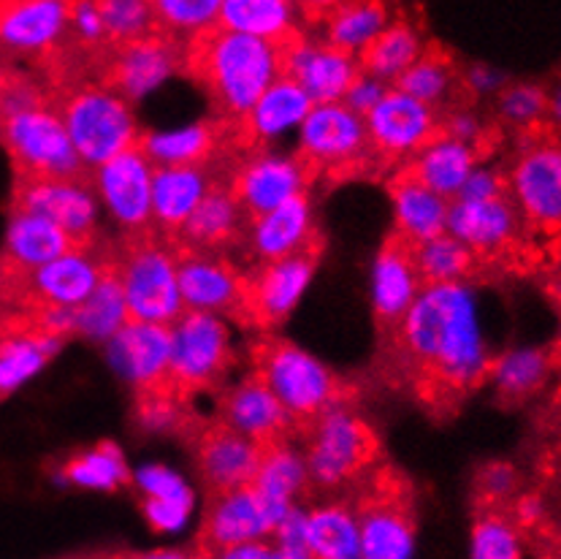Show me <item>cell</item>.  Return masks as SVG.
<instances>
[{
    "instance_id": "7dc6e473",
    "label": "cell",
    "mask_w": 561,
    "mask_h": 559,
    "mask_svg": "<svg viewBox=\"0 0 561 559\" xmlns=\"http://www.w3.org/2000/svg\"><path fill=\"white\" fill-rule=\"evenodd\" d=\"M99 9L106 25L108 47L136 42L158 31L150 0H99Z\"/></svg>"
},
{
    "instance_id": "e0dca14e",
    "label": "cell",
    "mask_w": 561,
    "mask_h": 559,
    "mask_svg": "<svg viewBox=\"0 0 561 559\" xmlns=\"http://www.w3.org/2000/svg\"><path fill=\"white\" fill-rule=\"evenodd\" d=\"M309 180H312V171L299 156H277V152L255 147V156L239 163L228 185L250 220L299 193H307Z\"/></svg>"
},
{
    "instance_id": "003e7915",
    "label": "cell",
    "mask_w": 561,
    "mask_h": 559,
    "mask_svg": "<svg viewBox=\"0 0 561 559\" xmlns=\"http://www.w3.org/2000/svg\"><path fill=\"white\" fill-rule=\"evenodd\" d=\"M3 307H5V305H3V301H0V323H3V321H5V316H9V312H5Z\"/></svg>"
},
{
    "instance_id": "d4e9b609",
    "label": "cell",
    "mask_w": 561,
    "mask_h": 559,
    "mask_svg": "<svg viewBox=\"0 0 561 559\" xmlns=\"http://www.w3.org/2000/svg\"><path fill=\"white\" fill-rule=\"evenodd\" d=\"M312 106L314 101L307 90L294 77L279 73L233 130L242 136L244 147H266L290 130H299Z\"/></svg>"
},
{
    "instance_id": "603a6c76",
    "label": "cell",
    "mask_w": 561,
    "mask_h": 559,
    "mask_svg": "<svg viewBox=\"0 0 561 559\" xmlns=\"http://www.w3.org/2000/svg\"><path fill=\"white\" fill-rule=\"evenodd\" d=\"M448 231L461 239L478 259H494L518 239L520 213L511 196L485 202L454 198L448 209Z\"/></svg>"
},
{
    "instance_id": "1f68e13d",
    "label": "cell",
    "mask_w": 561,
    "mask_h": 559,
    "mask_svg": "<svg viewBox=\"0 0 561 559\" xmlns=\"http://www.w3.org/2000/svg\"><path fill=\"white\" fill-rule=\"evenodd\" d=\"M480 150L478 147L467 145V141L454 139V136L439 130L432 141L421 147L415 156L404 161V171H410L415 180L437 191L439 196L454 202L459 196L461 185L467 182L469 171L478 167Z\"/></svg>"
},
{
    "instance_id": "be15d7a7",
    "label": "cell",
    "mask_w": 561,
    "mask_h": 559,
    "mask_svg": "<svg viewBox=\"0 0 561 559\" xmlns=\"http://www.w3.org/2000/svg\"><path fill=\"white\" fill-rule=\"evenodd\" d=\"M294 3L301 14L312 16V20H323V16L329 14L331 9H336L342 0H294Z\"/></svg>"
},
{
    "instance_id": "f5cc1de1",
    "label": "cell",
    "mask_w": 561,
    "mask_h": 559,
    "mask_svg": "<svg viewBox=\"0 0 561 559\" xmlns=\"http://www.w3.org/2000/svg\"><path fill=\"white\" fill-rule=\"evenodd\" d=\"M136 487L145 492V498H171V500H196L193 489L185 478L165 465H145L134 476Z\"/></svg>"
},
{
    "instance_id": "11a10c76",
    "label": "cell",
    "mask_w": 561,
    "mask_h": 559,
    "mask_svg": "<svg viewBox=\"0 0 561 559\" xmlns=\"http://www.w3.org/2000/svg\"><path fill=\"white\" fill-rule=\"evenodd\" d=\"M518 489V472L507 461H491L480 470L478 492L485 503H505Z\"/></svg>"
},
{
    "instance_id": "681fc988",
    "label": "cell",
    "mask_w": 561,
    "mask_h": 559,
    "mask_svg": "<svg viewBox=\"0 0 561 559\" xmlns=\"http://www.w3.org/2000/svg\"><path fill=\"white\" fill-rule=\"evenodd\" d=\"M68 42L84 49L108 47L99 0H71V5H68Z\"/></svg>"
},
{
    "instance_id": "5b68a950",
    "label": "cell",
    "mask_w": 561,
    "mask_h": 559,
    "mask_svg": "<svg viewBox=\"0 0 561 559\" xmlns=\"http://www.w3.org/2000/svg\"><path fill=\"white\" fill-rule=\"evenodd\" d=\"M134 321L171 323L185 312L176 277V253L154 239V231L130 233L123 255L114 259Z\"/></svg>"
},
{
    "instance_id": "3957f363",
    "label": "cell",
    "mask_w": 561,
    "mask_h": 559,
    "mask_svg": "<svg viewBox=\"0 0 561 559\" xmlns=\"http://www.w3.org/2000/svg\"><path fill=\"white\" fill-rule=\"evenodd\" d=\"M255 375L283 402L296 426L309 430L314 419L345 402V386L320 358L279 336H263L253 347Z\"/></svg>"
},
{
    "instance_id": "52a82bcc",
    "label": "cell",
    "mask_w": 561,
    "mask_h": 559,
    "mask_svg": "<svg viewBox=\"0 0 561 559\" xmlns=\"http://www.w3.org/2000/svg\"><path fill=\"white\" fill-rule=\"evenodd\" d=\"M231 332L222 316L185 310L171 323L169 391L180 399L220 384L231 364Z\"/></svg>"
},
{
    "instance_id": "ee69618b",
    "label": "cell",
    "mask_w": 561,
    "mask_h": 559,
    "mask_svg": "<svg viewBox=\"0 0 561 559\" xmlns=\"http://www.w3.org/2000/svg\"><path fill=\"white\" fill-rule=\"evenodd\" d=\"M478 255L450 231L415 244V264L423 283H459L472 277Z\"/></svg>"
},
{
    "instance_id": "8992f818",
    "label": "cell",
    "mask_w": 561,
    "mask_h": 559,
    "mask_svg": "<svg viewBox=\"0 0 561 559\" xmlns=\"http://www.w3.org/2000/svg\"><path fill=\"white\" fill-rule=\"evenodd\" d=\"M0 145L11 156L16 176H82L77 156L57 104L27 106L0 117Z\"/></svg>"
},
{
    "instance_id": "e575fe53",
    "label": "cell",
    "mask_w": 561,
    "mask_h": 559,
    "mask_svg": "<svg viewBox=\"0 0 561 559\" xmlns=\"http://www.w3.org/2000/svg\"><path fill=\"white\" fill-rule=\"evenodd\" d=\"M309 481L307 459L296 448L288 446V441H277L263 446L261 465L253 478V487L263 498V503L274 511V516L283 518L290 507L296 505V498L305 492Z\"/></svg>"
},
{
    "instance_id": "9c48e42d",
    "label": "cell",
    "mask_w": 561,
    "mask_h": 559,
    "mask_svg": "<svg viewBox=\"0 0 561 559\" xmlns=\"http://www.w3.org/2000/svg\"><path fill=\"white\" fill-rule=\"evenodd\" d=\"M312 174H347L371 156L366 123L342 101L314 104L299 128V152Z\"/></svg>"
},
{
    "instance_id": "2e32d148",
    "label": "cell",
    "mask_w": 561,
    "mask_h": 559,
    "mask_svg": "<svg viewBox=\"0 0 561 559\" xmlns=\"http://www.w3.org/2000/svg\"><path fill=\"white\" fill-rule=\"evenodd\" d=\"M176 277L185 310L215 312V316L244 318L248 277L211 250L176 244Z\"/></svg>"
},
{
    "instance_id": "f1b7e54d",
    "label": "cell",
    "mask_w": 561,
    "mask_h": 559,
    "mask_svg": "<svg viewBox=\"0 0 561 559\" xmlns=\"http://www.w3.org/2000/svg\"><path fill=\"white\" fill-rule=\"evenodd\" d=\"M220 421L261 446L285 441L296 426L283 402L255 373L222 397Z\"/></svg>"
},
{
    "instance_id": "4dcf8cb0",
    "label": "cell",
    "mask_w": 561,
    "mask_h": 559,
    "mask_svg": "<svg viewBox=\"0 0 561 559\" xmlns=\"http://www.w3.org/2000/svg\"><path fill=\"white\" fill-rule=\"evenodd\" d=\"M388 193H391L393 224H397L393 231L402 233L412 244L448 231L450 198L439 196L437 191L423 185L410 171H399L388 182Z\"/></svg>"
},
{
    "instance_id": "44dd1931",
    "label": "cell",
    "mask_w": 561,
    "mask_h": 559,
    "mask_svg": "<svg viewBox=\"0 0 561 559\" xmlns=\"http://www.w3.org/2000/svg\"><path fill=\"white\" fill-rule=\"evenodd\" d=\"M283 73L294 77L307 90L314 104L342 101L353 79L360 73L356 55L325 44H314L296 33L283 42Z\"/></svg>"
},
{
    "instance_id": "ffe728a7",
    "label": "cell",
    "mask_w": 561,
    "mask_h": 559,
    "mask_svg": "<svg viewBox=\"0 0 561 559\" xmlns=\"http://www.w3.org/2000/svg\"><path fill=\"white\" fill-rule=\"evenodd\" d=\"M421 288L423 280L415 264V244L399 231H393L371 261L369 296L371 312H375L380 329L393 332L415 301V296L421 294Z\"/></svg>"
},
{
    "instance_id": "94428289",
    "label": "cell",
    "mask_w": 561,
    "mask_h": 559,
    "mask_svg": "<svg viewBox=\"0 0 561 559\" xmlns=\"http://www.w3.org/2000/svg\"><path fill=\"white\" fill-rule=\"evenodd\" d=\"M513 522L524 529H535L546 522V503L540 494H520L513 505Z\"/></svg>"
},
{
    "instance_id": "b9f144b4",
    "label": "cell",
    "mask_w": 561,
    "mask_h": 559,
    "mask_svg": "<svg viewBox=\"0 0 561 559\" xmlns=\"http://www.w3.org/2000/svg\"><path fill=\"white\" fill-rule=\"evenodd\" d=\"M57 478L79 489L117 492V489H123L130 481V470L123 450L114 446V443H101V446L84 450V454L71 456Z\"/></svg>"
},
{
    "instance_id": "6da1fadb",
    "label": "cell",
    "mask_w": 561,
    "mask_h": 559,
    "mask_svg": "<svg viewBox=\"0 0 561 559\" xmlns=\"http://www.w3.org/2000/svg\"><path fill=\"white\" fill-rule=\"evenodd\" d=\"M393 332L399 353L432 397H459L489 375V342L469 280L423 283Z\"/></svg>"
},
{
    "instance_id": "d6a6232c",
    "label": "cell",
    "mask_w": 561,
    "mask_h": 559,
    "mask_svg": "<svg viewBox=\"0 0 561 559\" xmlns=\"http://www.w3.org/2000/svg\"><path fill=\"white\" fill-rule=\"evenodd\" d=\"M244 218L248 215H244L242 204L233 196L231 185H222V182L215 180V185L209 187V193L202 198V204H198L196 213L191 215V220H187L174 242L217 253V250L228 248V244L242 237Z\"/></svg>"
},
{
    "instance_id": "03108f58",
    "label": "cell",
    "mask_w": 561,
    "mask_h": 559,
    "mask_svg": "<svg viewBox=\"0 0 561 559\" xmlns=\"http://www.w3.org/2000/svg\"><path fill=\"white\" fill-rule=\"evenodd\" d=\"M11 73L14 71H11V68L3 62V57H0V99H3V93H5V84L11 82Z\"/></svg>"
},
{
    "instance_id": "484cf974",
    "label": "cell",
    "mask_w": 561,
    "mask_h": 559,
    "mask_svg": "<svg viewBox=\"0 0 561 559\" xmlns=\"http://www.w3.org/2000/svg\"><path fill=\"white\" fill-rule=\"evenodd\" d=\"M360 557L408 559L415 555V518L393 487L366 500L358 511Z\"/></svg>"
},
{
    "instance_id": "d590c367",
    "label": "cell",
    "mask_w": 561,
    "mask_h": 559,
    "mask_svg": "<svg viewBox=\"0 0 561 559\" xmlns=\"http://www.w3.org/2000/svg\"><path fill=\"white\" fill-rule=\"evenodd\" d=\"M296 20H299V9L294 0H222L217 25L283 44L299 33Z\"/></svg>"
},
{
    "instance_id": "30bf717a",
    "label": "cell",
    "mask_w": 561,
    "mask_h": 559,
    "mask_svg": "<svg viewBox=\"0 0 561 559\" xmlns=\"http://www.w3.org/2000/svg\"><path fill=\"white\" fill-rule=\"evenodd\" d=\"M182 66H185V49L180 47L176 36L154 31L136 42L108 47L101 82L134 104L163 88Z\"/></svg>"
},
{
    "instance_id": "7402d4cb",
    "label": "cell",
    "mask_w": 561,
    "mask_h": 559,
    "mask_svg": "<svg viewBox=\"0 0 561 559\" xmlns=\"http://www.w3.org/2000/svg\"><path fill=\"white\" fill-rule=\"evenodd\" d=\"M277 524L279 518L263 503L253 483L215 492V500L204 518L202 549L206 555H222L228 546H237L242 540L268 538Z\"/></svg>"
},
{
    "instance_id": "8d00e7d4",
    "label": "cell",
    "mask_w": 561,
    "mask_h": 559,
    "mask_svg": "<svg viewBox=\"0 0 561 559\" xmlns=\"http://www.w3.org/2000/svg\"><path fill=\"white\" fill-rule=\"evenodd\" d=\"M325 42L342 53L360 55L391 22L388 0H342L323 16Z\"/></svg>"
},
{
    "instance_id": "6125c7cd",
    "label": "cell",
    "mask_w": 561,
    "mask_h": 559,
    "mask_svg": "<svg viewBox=\"0 0 561 559\" xmlns=\"http://www.w3.org/2000/svg\"><path fill=\"white\" fill-rule=\"evenodd\" d=\"M220 557L228 559H272L274 557V546L268 544L266 538H255V540H242L237 546H228Z\"/></svg>"
},
{
    "instance_id": "277c9868",
    "label": "cell",
    "mask_w": 561,
    "mask_h": 559,
    "mask_svg": "<svg viewBox=\"0 0 561 559\" xmlns=\"http://www.w3.org/2000/svg\"><path fill=\"white\" fill-rule=\"evenodd\" d=\"M57 110L84 169L101 167L141 141L130 101L103 82L71 88L57 101Z\"/></svg>"
},
{
    "instance_id": "db71d44e",
    "label": "cell",
    "mask_w": 561,
    "mask_h": 559,
    "mask_svg": "<svg viewBox=\"0 0 561 559\" xmlns=\"http://www.w3.org/2000/svg\"><path fill=\"white\" fill-rule=\"evenodd\" d=\"M196 500H171V498H145V518L154 533H182L193 516Z\"/></svg>"
},
{
    "instance_id": "ac0fdd59",
    "label": "cell",
    "mask_w": 561,
    "mask_h": 559,
    "mask_svg": "<svg viewBox=\"0 0 561 559\" xmlns=\"http://www.w3.org/2000/svg\"><path fill=\"white\" fill-rule=\"evenodd\" d=\"M108 364L139 393L169 391L171 327L134 321L106 340Z\"/></svg>"
},
{
    "instance_id": "816d5d0a",
    "label": "cell",
    "mask_w": 561,
    "mask_h": 559,
    "mask_svg": "<svg viewBox=\"0 0 561 559\" xmlns=\"http://www.w3.org/2000/svg\"><path fill=\"white\" fill-rule=\"evenodd\" d=\"M274 557L279 559H309V538H307V513L301 507H290L277 527L272 529Z\"/></svg>"
},
{
    "instance_id": "d6986e66",
    "label": "cell",
    "mask_w": 561,
    "mask_h": 559,
    "mask_svg": "<svg viewBox=\"0 0 561 559\" xmlns=\"http://www.w3.org/2000/svg\"><path fill=\"white\" fill-rule=\"evenodd\" d=\"M71 0H0V53L49 60L68 42Z\"/></svg>"
},
{
    "instance_id": "836d02e7",
    "label": "cell",
    "mask_w": 561,
    "mask_h": 559,
    "mask_svg": "<svg viewBox=\"0 0 561 559\" xmlns=\"http://www.w3.org/2000/svg\"><path fill=\"white\" fill-rule=\"evenodd\" d=\"M226 123H191L141 136L139 147L154 167H206L222 147Z\"/></svg>"
},
{
    "instance_id": "f546056e",
    "label": "cell",
    "mask_w": 561,
    "mask_h": 559,
    "mask_svg": "<svg viewBox=\"0 0 561 559\" xmlns=\"http://www.w3.org/2000/svg\"><path fill=\"white\" fill-rule=\"evenodd\" d=\"M211 185L215 176L206 167H154L152 226L174 242Z\"/></svg>"
},
{
    "instance_id": "4fadbf2b",
    "label": "cell",
    "mask_w": 561,
    "mask_h": 559,
    "mask_svg": "<svg viewBox=\"0 0 561 559\" xmlns=\"http://www.w3.org/2000/svg\"><path fill=\"white\" fill-rule=\"evenodd\" d=\"M95 196L125 233L152 231L154 163L139 145L95 167Z\"/></svg>"
},
{
    "instance_id": "ab89813d",
    "label": "cell",
    "mask_w": 561,
    "mask_h": 559,
    "mask_svg": "<svg viewBox=\"0 0 561 559\" xmlns=\"http://www.w3.org/2000/svg\"><path fill=\"white\" fill-rule=\"evenodd\" d=\"M309 555L314 559L360 557L358 513L345 505H323L307 513Z\"/></svg>"
},
{
    "instance_id": "f6af8a7d",
    "label": "cell",
    "mask_w": 561,
    "mask_h": 559,
    "mask_svg": "<svg viewBox=\"0 0 561 559\" xmlns=\"http://www.w3.org/2000/svg\"><path fill=\"white\" fill-rule=\"evenodd\" d=\"M158 31L171 36H193L211 31L220 22L222 0H150Z\"/></svg>"
},
{
    "instance_id": "60d3db41",
    "label": "cell",
    "mask_w": 561,
    "mask_h": 559,
    "mask_svg": "<svg viewBox=\"0 0 561 559\" xmlns=\"http://www.w3.org/2000/svg\"><path fill=\"white\" fill-rule=\"evenodd\" d=\"M548 375H551V356H548V351L535 345H524L511 347L502 356L491 358L485 378L494 384L500 397L524 399L540 391L546 386Z\"/></svg>"
},
{
    "instance_id": "6f0895ef",
    "label": "cell",
    "mask_w": 561,
    "mask_h": 559,
    "mask_svg": "<svg viewBox=\"0 0 561 559\" xmlns=\"http://www.w3.org/2000/svg\"><path fill=\"white\" fill-rule=\"evenodd\" d=\"M507 196V176H502L496 169L474 167L469 171L467 182L461 185L456 198H472V202H485V198Z\"/></svg>"
},
{
    "instance_id": "7bdbcfd3",
    "label": "cell",
    "mask_w": 561,
    "mask_h": 559,
    "mask_svg": "<svg viewBox=\"0 0 561 559\" xmlns=\"http://www.w3.org/2000/svg\"><path fill=\"white\" fill-rule=\"evenodd\" d=\"M456 79H459V71H456V62L445 49L428 47L423 49L421 57L397 79V88L410 93L412 99L423 101V104L434 106L437 110L439 104L450 99L456 88Z\"/></svg>"
},
{
    "instance_id": "bcb514c9",
    "label": "cell",
    "mask_w": 561,
    "mask_h": 559,
    "mask_svg": "<svg viewBox=\"0 0 561 559\" xmlns=\"http://www.w3.org/2000/svg\"><path fill=\"white\" fill-rule=\"evenodd\" d=\"M469 555L474 559H518L524 555L518 524L505 513H483L469 535Z\"/></svg>"
},
{
    "instance_id": "ba28073f",
    "label": "cell",
    "mask_w": 561,
    "mask_h": 559,
    "mask_svg": "<svg viewBox=\"0 0 561 559\" xmlns=\"http://www.w3.org/2000/svg\"><path fill=\"white\" fill-rule=\"evenodd\" d=\"M312 441L307 450L309 481L323 489H336L369 470L377 459L375 430L345 404H334L309 426Z\"/></svg>"
},
{
    "instance_id": "4316f807",
    "label": "cell",
    "mask_w": 561,
    "mask_h": 559,
    "mask_svg": "<svg viewBox=\"0 0 561 559\" xmlns=\"http://www.w3.org/2000/svg\"><path fill=\"white\" fill-rule=\"evenodd\" d=\"M263 446L228 426L226 421L204 426L198 437V467L211 492L248 487L261 465Z\"/></svg>"
},
{
    "instance_id": "5bb4252c",
    "label": "cell",
    "mask_w": 561,
    "mask_h": 559,
    "mask_svg": "<svg viewBox=\"0 0 561 559\" xmlns=\"http://www.w3.org/2000/svg\"><path fill=\"white\" fill-rule=\"evenodd\" d=\"M320 253H323V248L261 264V270L248 277L244 321L261 329H274L288 321L290 312L299 307L301 296L307 294L309 283H312L314 270L320 264Z\"/></svg>"
},
{
    "instance_id": "91938a15",
    "label": "cell",
    "mask_w": 561,
    "mask_h": 559,
    "mask_svg": "<svg viewBox=\"0 0 561 559\" xmlns=\"http://www.w3.org/2000/svg\"><path fill=\"white\" fill-rule=\"evenodd\" d=\"M507 82H511V79H507L505 71H500V68L494 66H483V62H478V66H472L469 71H463V88L474 95L502 93V88H505Z\"/></svg>"
},
{
    "instance_id": "7c38bea8",
    "label": "cell",
    "mask_w": 561,
    "mask_h": 559,
    "mask_svg": "<svg viewBox=\"0 0 561 559\" xmlns=\"http://www.w3.org/2000/svg\"><path fill=\"white\" fill-rule=\"evenodd\" d=\"M507 196L526 224L561 231V141H531L511 167Z\"/></svg>"
},
{
    "instance_id": "83f0119b",
    "label": "cell",
    "mask_w": 561,
    "mask_h": 559,
    "mask_svg": "<svg viewBox=\"0 0 561 559\" xmlns=\"http://www.w3.org/2000/svg\"><path fill=\"white\" fill-rule=\"evenodd\" d=\"M77 244L79 242L66 228L51 224L44 215L11 209L9 231H5V244L0 253V277L27 275Z\"/></svg>"
},
{
    "instance_id": "9a60e30c",
    "label": "cell",
    "mask_w": 561,
    "mask_h": 559,
    "mask_svg": "<svg viewBox=\"0 0 561 559\" xmlns=\"http://www.w3.org/2000/svg\"><path fill=\"white\" fill-rule=\"evenodd\" d=\"M371 156L386 161H408L426 141L439 134V114L434 106L412 99L397 84L386 90L380 104L364 117Z\"/></svg>"
},
{
    "instance_id": "680465c9",
    "label": "cell",
    "mask_w": 561,
    "mask_h": 559,
    "mask_svg": "<svg viewBox=\"0 0 561 559\" xmlns=\"http://www.w3.org/2000/svg\"><path fill=\"white\" fill-rule=\"evenodd\" d=\"M439 130L454 136V139L478 147V150L483 147L485 139V125L472 112H454L448 119H439Z\"/></svg>"
},
{
    "instance_id": "e7e4bbea",
    "label": "cell",
    "mask_w": 561,
    "mask_h": 559,
    "mask_svg": "<svg viewBox=\"0 0 561 559\" xmlns=\"http://www.w3.org/2000/svg\"><path fill=\"white\" fill-rule=\"evenodd\" d=\"M546 119H551V125H557V128L561 130V84H559V88H553L551 93H548Z\"/></svg>"
},
{
    "instance_id": "74e56055",
    "label": "cell",
    "mask_w": 561,
    "mask_h": 559,
    "mask_svg": "<svg viewBox=\"0 0 561 559\" xmlns=\"http://www.w3.org/2000/svg\"><path fill=\"white\" fill-rule=\"evenodd\" d=\"M426 49L423 33L408 20H391L386 31L358 55L360 71L393 84Z\"/></svg>"
},
{
    "instance_id": "cb8c5ba5",
    "label": "cell",
    "mask_w": 561,
    "mask_h": 559,
    "mask_svg": "<svg viewBox=\"0 0 561 559\" xmlns=\"http://www.w3.org/2000/svg\"><path fill=\"white\" fill-rule=\"evenodd\" d=\"M250 250L261 264L285 259V255L305 253V250L323 248L318 228H314L312 204L307 193L288 198L279 207L250 218Z\"/></svg>"
},
{
    "instance_id": "7a4b0ae2",
    "label": "cell",
    "mask_w": 561,
    "mask_h": 559,
    "mask_svg": "<svg viewBox=\"0 0 561 559\" xmlns=\"http://www.w3.org/2000/svg\"><path fill=\"white\" fill-rule=\"evenodd\" d=\"M185 68L209 93L220 123L237 128L263 90L283 73V44L217 25L187 42Z\"/></svg>"
},
{
    "instance_id": "8fae6325",
    "label": "cell",
    "mask_w": 561,
    "mask_h": 559,
    "mask_svg": "<svg viewBox=\"0 0 561 559\" xmlns=\"http://www.w3.org/2000/svg\"><path fill=\"white\" fill-rule=\"evenodd\" d=\"M11 209L44 215L79 244H93L99 228V196L82 176H16Z\"/></svg>"
},
{
    "instance_id": "c3c4849f",
    "label": "cell",
    "mask_w": 561,
    "mask_h": 559,
    "mask_svg": "<svg viewBox=\"0 0 561 559\" xmlns=\"http://www.w3.org/2000/svg\"><path fill=\"white\" fill-rule=\"evenodd\" d=\"M548 90L535 82H507L500 93V114L507 125L518 130H531L546 119Z\"/></svg>"
},
{
    "instance_id": "9f6ffc18",
    "label": "cell",
    "mask_w": 561,
    "mask_h": 559,
    "mask_svg": "<svg viewBox=\"0 0 561 559\" xmlns=\"http://www.w3.org/2000/svg\"><path fill=\"white\" fill-rule=\"evenodd\" d=\"M388 88H391L388 82H382V79H377V77H371V73L360 71L358 77L353 79L351 88H347V93L342 95V104L351 106V110L360 114V117H366V114H369L377 104H380Z\"/></svg>"
},
{
    "instance_id": "f35d334b",
    "label": "cell",
    "mask_w": 561,
    "mask_h": 559,
    "mask_svg": "<svg viewBox=\"0 0 561 559\" xmlns=\"http://www.w3.org/2000/svg\"><path fill=\"white\" fill-rule=\"evenodd\" d=\"M128 321V301H125L123 283H119L117 266H114L112 259L99 285L93 288V294L77 307V334L95 342H106Z\"/></svg>"
},
{
    "instance_id": "f907efd6",
    "label": "cell",
    "mask_w": 561,
    "mask_h": 559,
    "mask_svg": "<svg viewBox=\"0 0 561 559\" xmlns=\"http://www.w3.org/2000/svg\"><path fill=\"white\" fill-rule=\"evenodd\" d=\"M182 402L176 393L171 391H147L139 393V424L147 432H174L180 430L185 413H182Z\"/></svg>"
}]
</instances>
